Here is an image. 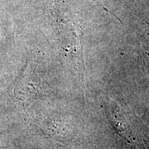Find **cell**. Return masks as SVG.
<instances>
[{
	"label": "cell",
	"instance_id": "6da1fadb",
	"mask_svg": "<svg viewBox=\"0 0 149 149\" xmlns=\"http://www.w3.org/2000/svg\"><path fill=\"white\" fill-rule=\"evenodd\" d=\"M145 56H146V60L148 61L149 65V33L147 37V40H146V47H145Z\"/></svg>",
	"mask_w": 149,
	"mask_h": 149
}]
</instances>
